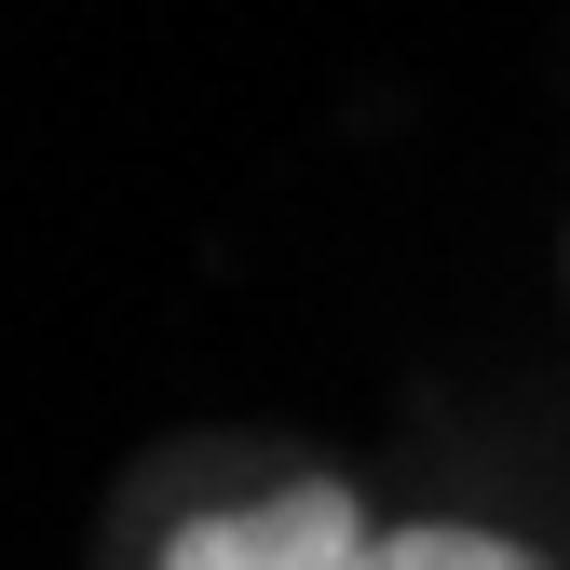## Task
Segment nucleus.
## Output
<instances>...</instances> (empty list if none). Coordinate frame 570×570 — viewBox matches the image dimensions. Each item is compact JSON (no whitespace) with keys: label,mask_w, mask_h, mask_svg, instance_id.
Segmentation results:
<instances>
[{"label":"nucleus","mask_w":570,"mask_h":570,"mask_svg":"<svg viewBox=\"0 0 570 570\" xmlns=\"http://www.w3.org/2000/svg\"><path fill=\"white\" fill-rule=\"evenodd\" d=\"M394 517H367V489L353 475H258V489H218V503H190L150 570H367Z\"/></svg>","instance_id":"f257e3e1"},{"label":"nucleus","mask_w":570,"mask_h":570,"mask_svg":"<svg viewBox=\"0 0 570 570\" xmlns=\"http://www.w3.org/2000/svg\"><path fill=\"white\" fill-rule=\"evenodd\" d=\"M367 570H557V557H530L517 530H489V517H394Z\"/></svg>","instance_id":"f03ea898"}]
</instances>
